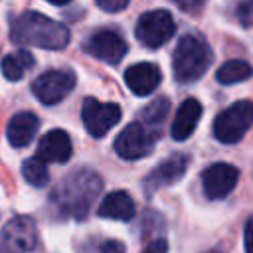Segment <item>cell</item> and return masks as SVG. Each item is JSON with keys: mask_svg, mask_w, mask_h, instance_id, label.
I'll return each mask as SVG.
<instances>
[{"mask_svg": "<svg viewBox=\"0 0 253 253\" xmlns=\"http://www.w3.org/2000/svg\"><path fill=\"white\" fill-rule=\"evenodd\" d=\"M101 188H103V182L97 176V172L89 168H79V170H73L63 182L55 186L49 202L59 215L85 219Z\"/></svg>", "mask_w": 253, "mask_h": 253, "instance_id": "1", "label": "cell"}, {"mask_svg": "<svg viewBox=\"0 0 253 253\" xmlns=\"http://www.w3.org/2000/svg\"><path fill=\"white\" fill-rule=\"evenodd\" d=\"M10 40L20 45L63 49L69 43V30L65 24L40 12H22L10 26Z\"/></svg>", "mask_w": 253, "mask_h": 253, "instance_id": "2", "label": "cell"}, {"mask_svg": "<svg viewBox=\"0 0 253 253\" xmlns=\"http://www.w3.org/2000/svg\"><path fill=\"white\" fill-rule=\"evenodd\" d=\"M211 59H213V53L208 42L202 40L200 36L188 34L178 42L172 55L174 77L180 83H194L208 71V67L211 65Z\"/></svg>", "mask_w": 253, "mask_h": 253, "instance_id": "3", "label": "cell"}, {"mask_svg": "<svg viewBox=\"0 0 253 253\" xmlns=\"http://www.w3.org/2000/svg\"><path fill=\"white\" fill-rule=\"evenodd\" d=\"M253 125V103L237 101L223 109L213 121V136L223 144L239 142Z\"/></svg>", "mask_w": 253, "mask_h": 253, "instance_id": "4", "label": "cell"}, {"mask_svg": "<svg viewBox=\"0 0 253 253\" xmlns=\"http://www.w3.org/2000/svg\"><path fill=\"white\" fill-rule=\"evenodd\" d=\"M158 136L160 130L156 126L146 123H130L115 138V152L125 160H138L154 150Z\"/></svg>", "mask_w": 253, "mask_h": 253, "instance_id": "5", "label": "cell"}, {"mask_svg": "<svg viewBox=\"0 0 253 253\" xmlns=\"http://www.w3.org/2000/svg\"><path fill=\"white\" fill-rule=\"evenodd\" d=\"M176 32V24L174 18L168 10H150L144 12L134 28L136 40L150 49H156L160 45H164Z\"/></svg>", "mask_w": 253, "mask_h": 253, "instance_id": "6", "label": "cell"}, {"mask_svg": "<svg viewBox=\"0 0 253 253\" xmlns=\"http://www.w3.org/2000/svg\"><path fill=\"white\" fill-rule=\"evenodd\" d=\"M38 227L34 219L18 215L6 223L0 235V253H32L38 247Z\"/></svg>", "mask_w": 253, "mask_h": 253, "instance_id": "7", "label": "cell"}, {"mask_svg": "<svg viewBox=\"0 0 253 253\" xmlns=\"http://www.w3.org/2000/svg\"><path fill=\"white\" fill-rule=\"evenodd\" d=\"M73 87H75V75L73 71H67V69H49L32 83L34 95L43 105L59 103L63 97L71 93Z\"/></svg>", "mask_w": 253, "mask_h": 253, "instance_id": "8", "label": "cell"}, {"mask_svg": "<svg viewBox=\"0 0 253 253\" xmlns=\"http://www.w3.org/2000/svg\"><path fill=\"white\" fill-rule=\"evenodd\" d=\"M81 117L87 132L95 138H101L121 121V107L117 103H101L93 97H87L83 101Z\"/></svg>", "mask_w": 253, "mask_h": 253, "instance_id": "9", "label": "cell"}, {"mask_svg": "<svg viewBox=\"0 0 253 253\" xmlns=\"http://www.w3.org/2000/svg\"><path fill=\"white\" fill-rule=\"evenodd\" d=\"M239 170L227 162H215L202 172V188L210 200L225 198L237 184Z\"/></svg>", "mask_w": 253, "mask_h": 253, "instance_id": "10", "label": "cell"}, {"mask_svg": "<svg viewBox=\"0 0 253 253\" xmlns=\"http://www.w3.org/2000/svg\"><path fill=\"white\" fill-rule=\"evenodd\" d=\"M85 51L105 63L117 65L125 55H126V42L113 30H101L95 32L93 36H89V40L85 42Z\"/></svg>", "mask_w": 253, "mask_h": 253, "instance_id": "11", "label": "cell"}, {"mask_svg": "<svg viewBox=\"0 0 253 253\" xmlns=\"http://www.w3.org/2000/svg\"><path fill=\"white\" fill-rule=\"evenodd\" d=\"M190 166V156L188 154H174L166 158L162 164H158L146 178H144V190L148 196H152L156 190L176 184L178 180L184 178L186 170Z\"/></svg>", "mask_w": 253, "mask_h": 253, "instance_id": "12", "label": "cell"}, {"mask_svg": "<svg viewBox=\"0 0 253 253\" xmlns=\"http://www.w3.org/2000/svg\"><path fill=\"white\" fill-rule=\"evenodd\" d=\"M73 148H71V138L65 130L61 128H53L49 132H45L36 148V158H40L42 162L49 164V162H67L71 156Z\"/></svg>", "mask_w": 253, "mask_h": 253, "instance_id": "13", "label": "cell"}, {"mask_svg": "<svg viewBox=\"0 0 253 253\" xmlns=\"http://www.w3.org/2000/svg\"><path fill=\"white\" fill-rule=\"evenodd\" d=\"M162 81V73L158 69V65L150 63V61H140V63H134L130 67H126L125 71V83L126 87L138 95V97H144V95H150Z\"/></svg>", "mask_w": 253, "mask_h": 253, "instance_id": "14", "label": "cell"}, {"mask_svg": "<svg viewBox=\"0 0 253 253\" xmlns=\"http://www.w3.org/2000/svg\"><path fill=\"white\" fill-rule=\"evenodd\" d=\"M38 126H40V119H38L32 111L16 113V115L8 121V126H6L8 142H10L14 148H24V146H28V144L32 142V138L36 136Z\"/></svg>", "mask_w": 253, "mask_h": 253, "instance_id": "15", "label": "cell"}, {"mask_svg": "<svg viewBox=\"0 0 253 253\" xmlns=\"http://www.w3.org/2000/svg\"><path fill=\"white\" fill-rule=\"evenodd\" d=\"M202 117V103L198 99H186L176 111V117L172 121V138L186 140L194 130Z\"/></svg>", "mask_w": 253, "mask_h": 253, "instance_id": "16", "label": "cell"}, {"mask_svg": "<svg viewBox=\"0 0 253 253\" xmlns=\"http://www.w3.org/2000/svg\"><path fill=\"white\" fill-rule=\"evenodd\" d=\"M97 213L101 217H109V219L130 221L134 217V202L126 192L115 190L103 198V202L97 208Z\"/></svg>", "mask_w": 253, "mask_h": 253, "instance_id": "17", "label": "cell"}, {"mask_svg": "<svg viewBox=\"0 0 253 253\" xmlns=\"http://www.w3.org/2000/svg\"><path fill=\"white\" fill-rule=\"evenodd\" d=\"M34 65V55L26 49H20L16 53H8L2 57L0 61V69L2 75L8 81H20L24 77V73Z\"/></svg>", "mask_w": 253, "mask_h": 253, "instance_id": "18", "label": "cell"}, {"mask_svg": "<svg viewBox=\"0 0 253 253\" xmlns=\"http://www.w3.org/2000/svg\"><path fill=\"white\" fill-rule=\"evenodd\" d=\"M253 75V67L243 61V59H229L225 61L217 71H215V79L221 85H233V83H241L245 79H249Z\"/></svg>", "mask_w": 253, "mask_h": 253, "instance_id": "19", "label": "cell"}, {"mask_svg": "<svg viewBox=\"0 0 253 253\" xmlns=\"http://www.w3.org/2000/svg\"><path fill=\"white\" fill-rule=\"evenodd\" d=\"M22 174H24L26 182L32 184V186H36V188H43V186H47V182H49L47 164L42 162V160L36 158V156L24 160V164H22Z\"/></svg>", "mask_w": 253, "mask_h": 253, "instance_id": "20", "label": "cell"}, {"mask_svg": "<svg viewBox=\"0 0 253 253\" xmlns=\"http://www.w3.org/2000/svg\"><path fill=\"white\" fill-rule=\"evenodd\" d=\"M168 111H170V101H168L166 97H156L154 101H150V103L142 109L140 119H142V123H146V125H150V126H158V125L166 119Z\"/></svg>", "mask_w": 253, "mask_h": 253, "instance_id": "21", "label": "cell"}, {"mask_svg": "<svg viewBox=\"0 0 253 253\" xmlns=\"http://www.w3.org/2000/svg\"><path fill=\"white\" fill-rule=\"evenodd\" d=\"M95 2H97V6H99L103 12H111V14H113V12L125 10L130 0H95Z\"/></svg>", "mask_w": 253, "mask_h": 253, "instance_id": "22", "label": "cell"}, {"mask_svg": "<svg viewBox=\"0 0 253 253\" xmlns=\"http://www.w3.org/2000/svg\"><path fill=\"white\" fill-rule=\"evenodd\" d=\"M237 16H239L243 26H253V0L243 2L239 6V10H237Z\"/></svg>", "mask_w": 253, "mask_h": 253, "instance_id": "23", "label": "cell"}, {"mask_svg": "<svg viewBox=\"0 0 253 253\" xmlns=\"http://www.w3.org/2000/svg\"><path fill=\"white\" fill-rule=\"evenodd\" d=\"M243 247L245 253H253V215L245 221V229H243Z\"/></svg>", "mask_w": 253, "mask_h": 253, "instance_id": "24", "label": "cell"}, {"mask_svg": "<svg viewBox=\"0 0 253 253\" xmlns=\"http://www.w3.org/2000/svg\"><path fill=\"white\" fill-rule=\"evenodd\" d=\"M142 253H168V243H166V239L158 237V239L150 241V243L142 249Z\"/></svg>", "mask_w": 253, "mask_h": 253, "instance_id": "25", "label": "cell"}, {"mask_svg": "<svg viewBox=\"0 0 253 253\" xmlns=\"http://www.w3.org/2000/svg\"><path fill=\"white\" fill-rule=\"evenodd\" d=\"M99 253H125V245L117 239H109V241L101 243Z\"/></svg>", "mask_w": 253, "mask_h": 253, "instance_id": "26", "label": "cell"}, {"mask_svg": "<svg viewBox=\"0 0 253 253\" xmlns=\"http://www.w3.org/2000/svg\"><path fill=\"white\" fill-rule=\"evenodd\" d=\"M174 4H178L184 12H198L204 4V0H172Z\"/></svg>", "mask_w": 253, "mask_h": 253, "instance_id": "27", "label": "cell"}, {"mask_svg": "<svg viewBox=\"0 0 253 253\" xmlns=\"http://www.w3.org/2000/svg\"><path fill=\"white\" fill-rule=\"evenodd\" d=\"M49 4H55V6H63V4H67L69 0H47Z\"/></svg>", "mask_w": 253, "mask_h": 253, "instance_id": "28", "label": "cell"}]
</instances>
